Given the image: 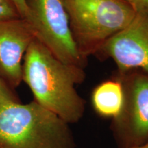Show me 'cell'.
<instances>
[{
	"label": "cell",
	"instance_id": "obj_1",
	"mask_svg": "<svg viewBox=\"0 0 148 148\" xmlns=\"http://www.w3.org/2000/svg\"><path fill=\"white\" fill-rule=\"evenodd\" d=\"M84 67L66 64L34 38L25 53L22 80L34 95V100L68 124L84 116L85 100L75 86L84 81Z\"/></svg>",
	"mask_w": 148,
	"mask_h": 148
},
{
	"label": "cell",
	"instance_id": "obj_2",
	"mask_svg": "<svg viewBox=\"0 0 148 148\" xmlns=\"http://www.w3.org/2000/svg\"><path fill=\"white\" fill-rule=\"evenodd\" d=\"M0 148H75L69 124L34 100L0 107Z\"/></svg>",
	"mask_w": 148,
	"mask_h": 148
},
{
	"label": "cell",
	"instance_id": "obj_6",
	"mask_svg": "<svg viewBox=\"0 0 148 148\" xmlns=\"http://www.w3.org/2000/svg\"><path fill=\"white\" fill-rule=\"evenodd\" d=\"M97 53L112 58L118 73L138 69L148 74V12H136L129 25L107 40Z\"/></svg>",
	"mask_w": 148,
	"mask_h": 148
},
{
	"label": "cell",
	"instance_id": "obj_8",
	"mask_svg": "<svg viewBox=\"0 0 148 148\" xmlns=\"http://www.w3.org/2000/svg\"><path fill=\"white\" fill-rule=\"evenodd\" d=\"M123 100V86L116 77L100 83L92 92V105L96 113L112 120L119 116Z\"/></svg>",
	"mask_w": 148,
	"mask_h": 148
},
{
	"label": "cell",
	"instance_id": "obj_4",
	"mask_svg": "<svg viewBox=\"0 0 148 148\" xmlns=\"http://www.w3.org/2000/svg\"><path fill=\"white\" fill-rule=\"evenodd\" d=\"M27 21L35 38L58 60L84 67L70 27L63 0H25Z\"/></svg>",
	"mask_w": 148,
	"mask_h": 148
},
{
	"label": "cell",
	"instance_id": "obj_7",
	"mask_svg": "<svg viewBox=\"0 0 148 148\" xmlns=\"http://www.w3.org/2000/svg\"><path fill=\"white\" fill-rule=\"evenodd\" d=\"M34 38L23 18L0 21V78L12 89L23 81L24 56Z\"/></svg>",
	"mask_w": 148,
	"mask_h": 148
},
{
	"label": "cell",
	"instance_id": "obj_3",
	"mask_svg": "<svg viewBox=\"0 0 148 148\" xmlns=\"http://www.w3.org/2000/svg\"><path fill=\"white\" fill-rule=\"evenodd\" d=\"M81 56L97 53L132 22L136 11L125 0H63Z\"/></svg>",
	"mask_w": 148,
	"mask_h": 148
},
{
	"label": "cell",
	"instance_id": "obj_9",
	"mask_svg": "<svg viewBox=\"0 0 148 148\" xmlns=\"http://www.w3.org/2000/svg\"><path fill=\"white\" fill-rule=\"evenodd\" d=\"M21 18L12 0H0V21Z\"/></svg>",
	"mask_w": 148,
	"mask_h": 148
},
{
	"label": "cell",
	"instance_id": "obj_10",
	"mask_svg": "<svg viewBox=\"0 0 148 148\" xmlns=\"http://www.w3.org/2000/svg\"><path fill=\"white\" fill-rule=\"evenodd\" d=\"M21 102L14 90L0 78V107L11 103Z\"/></svg>",
	"mask_w": 148,
	"mask_h": 148
},
{
	"label": "cell",
	"instance_id": "obj_13",
	"mask_svg": "<svg viewBox=\"0 0 148 148\" xmlns=\"http://www.w3.org/2000/svg\"><path fill=\"white\" fill-rule=\"evenodd\" d=\"M130 148H148V141L146 142V143H145L141 144V145L134 146V147H132Z\"/></svg>",
	"mask_w": 148,
	"mask_h": 148
},
{
	"label": "cell",
	"instance_id": "obj_12",
	"mask_svg": "<svg viewBox=\"0 0 148 148\" xmlns=\"http://www.w3.org/2000/svg\"><path fill=\"white\" fill-rule=\"evenodd\" d=\"M12 1L15 4L21 18L24 19L27 14V5L25 0H12Z\"/></svg>",
	"mask_w": 148,
	"mask_h": 148
},
{
	"label": "cell",
	"instance_id": "obj_5",
	"mask_svg": "<svg viewBox=\"0 0 148 148\" xmlns=\"http://www.w3.org/2000/svg\"><path fill=\"white\" fill-rule=\"evenodd\" d=\"M123 88L122 110L112 120L118 147L130 148L148 141V74L136 69L116 76Z\"/></svg>",
	"mask_w": 148,
	"mask_h": 148
},
{
	"label": "cell",
	"instance_id": "obj_11",
	"mask_svg": "<svg viewBox=\"0 0 148 148\" xmlns=\"http://www.w3.org/2000/svg\"><path fill=\"white\" fill-rule=\"evenodd\" d=\"M136 12H148V0H125Z\"/></svg>",
	"mask_w": 148,
	"mask_h": 148
}]
</instances>
